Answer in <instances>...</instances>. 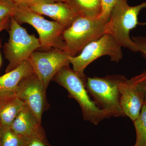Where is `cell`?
Segmentation results:
<instances>
[{"mask_svg": "<svg viewBox=\"0 0 146 146\" xmlns=\"http://www.w3.org/2000/svg\"><path fill=\"white\" fill-rule=\"evenodd\" d=\"M128 0H117L112 8L107 24L109 33L121 46L133 52H139L138 47L130 36L131 31L138 25V16L146 7V1L133 6L129 5Z\"/></svg>", "mask_w": 146, "mask_h": 146, "instance_id": "1", "label": "cell"}, {"mask_svg": "<svg viewBox=\"0 0 146 146\" xmlns=\"http://www.w3.org/2000/svg\"><path fill=\"white\" fill-rule=\"evenodd\" d=\"M52 80L67 90L70 98L78 103L84 119L98 125L103 120L108 118L107 113L98 107L91 99L85 86L86 81L80 78L69 65L61 68Z\"/></svg>", "mask_w": 146, "mask_h": 146, "instance_id": "2", "label": "cell"}, {"mask_svg": "<svg viewBox=\"0 0 146 146\" xmlns=\"http://www.w3.org/2000/svg\"><path fill=\"white\" fill-rule=\"evenodd\" d=\"M107 21L99 17L79 16L62 33L65 44L64 52L75 56L89 43L107 33Z\"/></svg>", "mask_w": 146, "mask_h": 146, "instance_id": "3", "label": "cell"}, {"mask_svg": "<svg viewBox=\"0 0 146 146\" xmlns=\"http://www.w3.org/2000/svg\"><path fill=\"white\" fill-rule=\"evenodd\" d=\"M125 77L119 75L103 78L87 77L85 86L90 97L98 107L105 111L108 118L125 117L120 105V83Z\"/></svg>", "mask_w": 146, "mask_h": 146, "instance_id": "4", "label": "cell"}, {"mask_svg": "<svg viewBox=\"0 0 146 146\" xmlns=\"http://www.w3.org/2000/svg\"><path fill=\"white\" fill-rule=\"evenodd\" d=\"M12 16L19 24H28L36 29L41 47L44 49L52 48L64 52L65 44L62 35L66 29L63 25L56 21L46 20L26 5H18Z\"/></svg>", "mask_w": 146, "mask_h": 146, "instance_id": "5", "label": "cell"}, {"mask_svg": "<svg viewBox=\"0 0 146 146\" xmlns=\"http://www.w3.org/2000/svg\"><path fill=\"white\" fill-rule=\"evenodd\" d=\"M9 38L4 46V53L8 65L5 73L13 70L41 47L39 39L29 35L13 16H11Z\"/></svg>", "mask_w": 146, "mask_h": 146, "instance_id": "6", "label": "cell"}, {"mask_svg": "<svg viewBox=\"0 0 146 146\" xmlns=\"http://www.w3.org/2000/svg\"><path fill=\"white\" fill-rule=\"evenodd\" d=\"M122 47L109 33H106L98 39L89 43L82 50L80 54L69 56L73 71L86 81L84 70L96 59L104 56L110 58L113 62H119L123 57Z\"/></svg>", "mask_w": 146, "mask_h": 146, "instance_id": "7", "label": "cell"}, {"mask_svg": "<svg viewBox=\"0 0 146 146\" xmlns=\"http://www.w3.org/2000/svg\"><path fill=\"white\" fill-rule=\"evenodd\" d=\"M46 90L34 73L20 82L15 92L16 96L30 109L41 124L43 113L49 107Z\"/></svg>", "mask_w": 146, "mask_h": 146, "instance_id": "8", "label": "cell"}, {"mask_svg": "<svg viewBox=\"0 0 146 146\" xmlns=\"http://www.w3.org/2000/svg\"><path fill=\"white\" fill-rule=\"evenodd\" d=\"M69 56L63 51L52 48L47 52H33L28 60L35 74L47 89L58 72L70 65Z\"/></svg>", "mask_w": 146, "mask_h": 146, "instance_id": "9", "label": "cell"}, {"mask_svg": "<svg viewBox=\"0 0 146 146\" xmlns=\"http://www.w3.org/2000/svg\"><path fill=\"white\" fill-rule=\"evenodd\" d=\"M142 74L130 79L125 78L120 84V105L123 114L133 121L139 116L144 105L139 83Z\"/></svg>", "mask_w": 146, "mask_h": 146, "instance_id": "10", "label": "cell"}, {"mask_svg": "<svg viewBox=\"0 0 146 146\" xmlns=\"http://www.w3.org/2000/svg\"><path fill=\"white\" fill-rule=\"evenodd\" d=\"M28 6L40 15L52 18L65 29L70 27L79 16L70 5L63 2H41L31 4Z\"/></svg>", "mask_w": 146, "mask_h": 146, "instance_id": "11", "label": "cell"}, {"mask_svg": "<svg viewBox=\"0 0 146 146\" xmlns=\"http://www.w3.org/2000/svg\"><path fill=\"white\" fill-rule=\"evenodd\" d=\"M11 127L23 141L45 131L42 124L25 104L13 120Z\"/></svg>", "mask_w": 146, "mask_h": 146, "instance_id": "12", "label": "cell"}, {"mask_svg": "<svg viewBox=\"0 0 146 146\" xmlns=\"http://www.w3.org/2000/svg\"><path fill=\"white\" fill-rule=\"evenodd\" d=\"M24 105L15 93L0 92V122L3 127H11Z\"/></svg>", "mask_w": 146, "mask_h": 146, "instance_id": "13", "label": "cell"}, {"mask_svg": "<svg viewBox=\"0 0 146 146\" xmlns=\"http://www.w3.org/2000/svg\"><path fill=\"white\" fill-rule=\"evenodd\" d=\"M34 73L29 60L23 61L16 69L0 76V92L15 93L20 82Z\"/></svg>", "mask_w": 146, "mask_h": 146, "instance_id": "14", "label": "cell"}, {"mask_svg": "<svg viewBox=\"0 0 146 146\" xmlns=\"http://www.w3.org/2000/svg\"><path fill=\"white\" fill-rule=\"evenodd\" d=\"M79 16L96 18L101 12V3L99 0H66Z\"/></svg>", "mask_w": 146, "mask_h": 146, "instance_id": "15", "label": "cell"}, {"mask_svg": "<svg viewBox=\"0 0 146 146\" xmlns=\"http://www.w3.org/2000/svg\"><path fill=\"white\" fill-rule=\"evenodd\" d=\"M136 131L134 146H146V105L144 104L138 117L133 121Z\"/></svg>", "mask_w": 146, "mask_h": 146, "instance_id": "16", "label": "cell"}, {"mask_svg": "<svg viewBox=\"0 0 146 146\" xmlns=\"http://www.w3.org/2000/svg\"><path fill=\"white\" fill-rule=\"evenodd\" d=\"M24 141L11 129V127H2L1 146H23Z\"/></svg>", "mask_w": 146, "mask_h": 146, "instance_id": "17", "label": "cell"}, {"mask_svg": "<svg viewBox=\"0 0 146 146\" xmlns=\"http://www.w3.org/2000/svg\"><path fill=\"white\" fill-rule=\"evenodd\" d=\"M18 5L11 0H0V22L7 16H13Z\"/></svg>", "mask_w": 146, "mask_h": 146, "instance_id": "18", "label": "cell"}, {"mask_svg": "<svg viewBox=\"0 0 146 146\" xmlns=\"http://www.w3.org/2000/svg\"><path fill=\"white\" fill-rule=\"evenodd\" d=\"M23 146H51L46 137L45 131L24 140Z\"/></svg>", "mask_w": 146, "mask_h": 146, "instance_id": "19", "label": "cell"}, {"mask_svg": "<svg viewBox=\"0 0 146 146\" xmlns=\"http://www.w3.org/2000/svg\"><path fill=\"white\" fill-rule=\"evenodd\" d=\"M117 1V0H100L101 3V12L99 17L108 22L112 8Z\"/></svg>", "mask_w": 146, "mask_h": 146, "instance_id": "20", "label": "cell"}, {"mask_svg": "<svg viewBox=\"0 0 146 146\" xmlns=\"http://www.w3.org/2000/svg\"><path fill=\"white\" fill-rule=\"evenodd\" d=\"M131 39L138 47L139 52H141L142 56L146 58V36H132Z\"/></svg>", "mask_w": 146, "mask_h": 146, "instance_id": "21", "label": "cell"}, {"mask_svg": "<svg viewBox=\"0 0 146 146\" xmlns=\"http://www.w3.org/2000/svg\"><path fill=\"white\" fill-rule=\"evenodd\" d=\"M17 5H29L34 3L41 2H65L66 0H11Z\"/></svg>", "mask_w": 146, "mask_h": 146, "instance_id": "22", "label": "cell"}, {"mask_svg": "<svg viewBox=\"0 0 146 146\" xmlns=\"http://www.w3.org/2000/svg\"><path fill=\"white\" fill-rule=\"evenodd\" d=\"M142 74V76L139 83V85L143 95L144 104L146 105V71Z\"/></svg>", "mask_w": 146, "mask_h": 146, "instance_id": "23", "label": "cell"}, {"mask_svg": "<svg viewBox=\"0 0 146 146\" xmlns=\"http://www.w3.org/2000/svg\"><path fill=\"white\" fill-rule=\"evenodd\" d=\"M11 16H7L0 22V33L3 31L4 30L10 25Z\"/></svg>", "mask_w": 146, "mask_h": 146, "instance_id": "24", "label": "cell"}, {"mask_svg": "<svg viewBox=\"0 0 146 146\" xmlns=\"http://www.w3.org/2000/svg\"><path fill=\"white\" fill-rule=\"evenodd\" d=\"M2 131V125L0 122V146H1V141Z\"/></svg>", "mask_w": 146, "mask_h": 146, "instance_id": "25", "label": "cell"}, {"mask_svg": "<svg viewBox=\"0 0 146 146\" xmlns=\"http://www.w3.org/2000/svg\"><path fill=\"white\" fill-rule=\"evenodd\" d=\"M1 47V43L0 42V48ZM1 54H0V67H1Z\"/></svg>", "mask_w": 146, "mask_h": 146, "instance_id": "26", "label": "cell"}]
</instances>
